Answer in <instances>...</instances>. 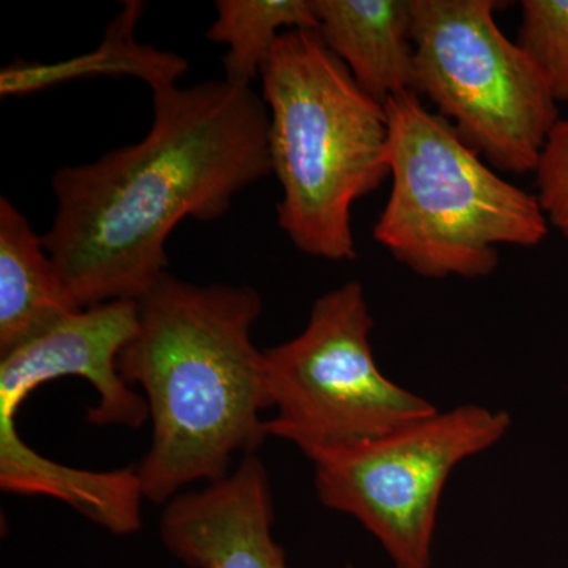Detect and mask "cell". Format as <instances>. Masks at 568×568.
Masks as SVG:
<instances>
[{"instance_id":"cell-1","label":"cell","mask_w":568,"mask_h":568,"mask_svg":"<svg viewBox=\"0 0 568 568\" xmlns=\"http://www.w3.org/2000/svg\"><path fill=\"white\" fill-rule=\"evenodd\" d=\"M136 144L52 175L44 250L81 308L140 302L166 274V242L185 219L215 222L272 174L268 111L253 88L156 85Z\"/></svg>"},{"instance_id":"cell-2","label":"cell","mask_w":568,"mask_h":568,"mask_svg":"<svg viewBox=\"0 0 568 568\" xmlns=\"http://www.w3.org/2000/svg\"><path fill=\"white\" fill-rule=\"evenodd\" d=\"M263 298L246 284H194L164 274L140 301V328L118 368L144 390L152 444L134 467L142 495L166 506L194 484L256 455L271 409L264 351L252 332Z\"/></svg>"},{"instance_id":"cell-3","label":"cell","mask_w":568,"mask_h":568,"mask_svg":"<svg viewBox=\"0 0 568 568\" xmlns=\"http://www.w3.org/2000/svg\"><path fill=\"white\" fill-rule=\"evenodd\" d=\"M261 84L280 227L308 256L354 261V204L390 175L386 108L313 29L280 37Z\"/></svg>"},{"instance_id":"cell-4","label":"cell","mask_w":568,"mask_h":568,"mask_svg":"<svg viewBox=\"0 0 568 568\" xmlns=\"http://www.w3.org/2000/svg\"><path fill=\"white\" fill-rule=\"evenodd\" d=\"M384 108L392 190L373 237L399 264L425 278H484L499 265V246L547 239L536 194L504 181L417 93Z\"/></svg>"},{"instance_id":"cell-5","label":"cell","mask_w":568,"mask_h":568,"mask_svg":"<svg viewBox=\"0 0 568 568\" xmlns=\"http://www.w3.org/2000/svg\"><path fill=\"white\" fill-rule=\"evenodd\" d=\"M496 0H414V92L506 173L536 171L559 122L544 74L496 24Z\"/></svg>"},{"instance_id":"cell-6","label":"cell","mask_w":568,"mask_h":568,"mask_svg":"<svg viewBox=\"0 0 568 568\" xmlns=\"http://www.w3.org/2000/svg\"><path fill=\"white\" fill-rule=\"evenodd\" d=\"M364 284L347 282L316 298L304 331L264 349L265 381L275 417L267 436L306 458L351 447L420 420L436 407L381 372L369 335Z\"/></svg>"},{"instance_id":"cell-7","label":"cell","mask_w":568,"mask_h":568,"mask_svg":"<svg viewBox=\"0 0 568 568\" xmlns=\"http://www.w3.org/2000/svg\"><path fill=\"white\" fill-rule=\"evenodd\" d=\"M506 410L474 405L429 414L355 446L317 452V499L357 519L395 568H432L440 497L466 459L507 436Z\"/></svg>"},{"instance_id":"cell-8","label":"cell","mask_w":568,"mask_h":568,"mask_svg":"<svg viewBox=\"0 0 568 568\" xmlns=\"http://www.w3.org/2000/svg\"><path fill=\"white\" fill-rule=\"evenodd\" d=\"M140 328V302L82 308L0 357V435L17 432L14 417L37 388L59 377H84L99 394L89 407L93 426L141 428L149 420L144 396L126 384L118 362Z\"/></svg>"},{"instance_id":"cell-9","label":"cell","mask_w":568,"mask_h":568,"mask_svg":"<svg viewBox=\"0 0 568 568\" xmlns=\"http://www.w3.org/2000/svg\"><path fill=\"white\" fill-rule=\"evenodd\" d=\"M274 523L271 478L250 455L226 477L173 497L160 518V537L192 568H287Z\"/></svg>"},{"instance_id":"cell-10","label":"cell","mask_w":568,"mask_h":568,"mask_svg":"<svg viewBox=\"0 0 568 568\" xmlns=\"http://www.w3.org/2000/svg\"><path fill=\"white\" fill-rule=\"evenodd\" d=\"M317 36L375 102L414 92V0H313ZM416 93V92H414Z\"/></svg>"},{"instance_id":"cell-11","label":"cell","mask_w":568,"mask_h":568,"mask_svg":"<svg viewBox=\"0 0 568 568\" xmlns=\"http://www.w3.org/2000/svg\"><path fill=\"white\" fill-rule=\"evenodd\" d=\"M80 310L40 235L0 197V357Z\"/></svg>"},{"instance_id":"cell-12","label":"cell","mask_w":568,"mask_h":568,"mask_svg":"<svg viewBox=\"0 0 568 568\" xmlns=\"http://www.w3.org/2000/svg\"><path fill=\"white\" fill-rule=\"evenodd\" d=\"M207 39L226 44L224 81L252 88L284 32L317 29L313 0H219Z\"/></svg>"},{"instance_id":"cell-13","label":"cell","mask_w":568,"mask_h":568,"mask_svg":"<svg viewBox=\"0 0 568 568\" xmlns=\"http://www.w3.org/2000/svg\"><path fill=\"white\" fill-rule=\"evenodd\" d=\"M517 43L544 74L556 102H568V0H525Z\"/></svg>"},{"instance_id":"cell-14","label":"cell","mask_w":568,"mask_h":568,"mask_svg":"<svg viewBox=\"0 0 568 568\" xmlns=\"http://www.w3.org/2000/svg\"><path fill=\"white\" fill-rule=\"evenodd\" d=\"M534 173L549 226L568 241V118L556 123Z\"/></svg>"}]
</instances>
